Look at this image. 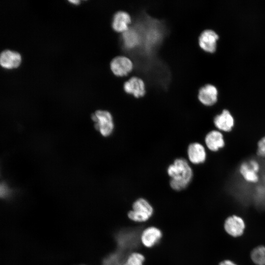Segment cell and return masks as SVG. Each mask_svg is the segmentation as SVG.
<instances>
[{"instance_id":"cell-18","label":"cell","mask_w":265,"mask_h":265,"mask_svg":"<svg viewBox=\"0 0 265 265\" xmlns=\"http://www.w3.org/2000/svg\"><path fill=\"white\" fill-rule=\"evenodd\" d=\"M144 256L138 253H133L128 258L122 265H143Z\"/></svg>"},{"instance_id":"cell-21","label":"cell","mask_w":265,"mask_h":265,"mask_svg":"<svg viewBox=\"0 0 265 265\" xmlns=\"http://www.w3.org/2000/svg\"><path fill=\"white\" fill-rule=\"evenodd\" d=\"M248 163L255 172L258 173L260 170V164L258 161L254 159H251L249 161Z\"/></svg>"},{"instance_id":"cell-13","label":"cell","mask_w":265,"mask_h":265,"mask_svg":"<svg viewBox=\"0 0 265 265\" xmlns=\"http://www.w3.org/2000/svg\"><path fill=\"white\" fill-rule=\"evenodd\" d=\"M161 236V232L159 229L151 227L143 231L141 235V240L144 246L151 247L158 242Z\"/></svg>"},{"instance_id":"cell-11","label":"cell","mask_w":265,"mask_h":265,"mask_svg":"<svg viewBox=\"0 0 265 265\" xmlns=\"http://www.w3.org/2000/svg\"><path fill=\"white\" fill-rule=\"evenodd\" d=\"M213 123L215 126L219 130L228 132L232 130L235 121L230 111L225 109L220 114L214 117Z\"/></svg>"},{"instance_id":"cell-20","label":"cell","mask_w":265,"mask_h":265,"mask_svg":"<svg viewBox=\"0 0 265 265\" xmlns=\"http://www.w3.org/2000/svg\"><path fill=\"white\" fill-rule=\"evenodd\" d=\"M9 190L7 186L3 184H0V197H4L8 194Z\"/></svg>"},{"instance_id":"cell-16","label":"cell","mask_w":265,"mask_h":265,"mask_svg":"<svg viewBox=\"0 0 265 265\" xmlns=\"http://www.w3.org/2000/svg\"><path fill=\"white\" fill-rule=\"evenodd\" d=\"M239 173L243 179L250 183H255L259 181L258 173L255 172L249 165V163L243 162L239 167Z\"/></svg>"},{"instance_id":"cell-9","label":"cell","mask_w":265,"mask_h":265,"mask_svg":"<svg viewBox=\"0 0 265 265\" xmlns=\"http://www.w3.org/2000/svg\"><path fill=\"white\" fill-rule=\"evenodd\" d=\"M22 62L21 54L15 51L6 50L0 53V65L6 69L18 67Z\"/></svg>"},{"instance_id":"cell-2","label":"cell","mask_w":265,"mask_h":265,"mask_svg":"<svg viewBox=\"0 0 265 265\" xmlns=\"http://www.w3.org/2000/svg\"><path fill=\"white\" fill-rule=\"evenodd\" d=\"M91 119L95 129L104 137L110 136L114 129V124L110 112L105 110H98L92 114Z\"/></svg>"},{"instance_id":"cell-19","label":"cell","mask_w":265,"mask_h":265,"mask_svg":"<svg viewBox=\"0 0 265 265\" xmlns=\"http://www.w3.org/2000/svg\"><path fill=\"white\" fill-rule=\"evenodd\" d=\"M257 153L261 157H265V136L261 138L257 143Z\"/></svg>"},{"instance_id":"cell-15","label":"cell","mask_w":265,"mask_h":265,"mask_svg":"<svg viewBox=\"0 0 265 265\" xmlns=\"http://www.w3.org/2000/svg\"><path fill=\"white\" fill-rule=\"evenodd\" d=\"M122 37L124 45L127 48H134L141 43V36L139 32L131 26L122 33Z\"/></svg>"},{"instance_id":"cell-14","label":"cell","mask_w":265,"mask_h":265,"mask_svg":"<svg viewBox=\"0 0 265 265\" xmlns=\"http://www.w3.org/2000/svg\"><path fill=\"white\" fill-rule=\"evenodd\" d=\"M205 143L207 147L212 151H217L225 145L223 136L218 131L209 132L205 137Z\"/></svg>"},{"instance_id":"cell-4","label":"cell","mask_w":265,"mask_h":265,"mask_svg":"<svg viewBox=\"0 0 265 265\" xmlns=\"http://www.w3.org/2000/svg\"><path fill=\"white\" fill-rule=\"evenodd\" d=\"M110 67L115 76L124 77L132 72L133 68V63L126 56L118 55L112 59Z\"/></svg>"},{"instance_id":"cell-3","label":"cell","mask_w":265,"mask_h":265,"mask_svg":"<svg viewBox=\"0 0 265 265\" xmlns=\"http://www.w3.org/2000/svg\"><path fill=\"white\" fill-rule=\"evenodd\" d=\"M153 209L149 203L143 198L136 200L132 205V210L128 213L132 220L141 222L147 221L152 216Z\"/></svg>"},{"instance_id":"cell-10","label":"cell","mask_w":265,"mask_h":265,"mask_svg":"<svg viewBox=\"0 0 265 265\" xmlns=\"http://www.w3.org/2000/svg\"><path fill=\"white\" fill-rule=\"evenodd\" d=\"M131 22L130 14L125 11L120 10L113 16L112 27L115 31L123 33L129 28Z\"/></svg>"},{"instance_id":"cell-23","label":"cell","mask_w":265,"mask_h":265,"mask_svg":"<svg viewBox=\"0 0 265 265\" xmlns=\"http://www.w3.org/2000/svg\"><path fill=\"white\" fill-rule=\"evenodd\" d=\"M69 2L73 4H78L80 2V0H70Z\"/></svg>"},{"instance_id":"cell-12","label":"cell","mask_w":265,"mask_h":265,"mask_svg":"<svg viewBox=\"0 0 265 265\" xmlns=\"http://www.w3.org/2000/svg\"><path fill=\"white\" fill-rule=\"evenodd\" d=\"M189 160L194 164H199L205 161L206 153L203 145L199 143L190 144L187 149Z\"/></svg>"},{"instance_id":"cell-7","label":"cell","mask_w":265,"mask_h":265,"mask_svg":"<svg viewBox=\"0 0 265 265\" xmlns=\"http://www.w3.org/2000/svg\"><path fill=\"white\" fill-rule=\"evenodd\" d=\"M197 97L202 104L205 106H212L217 101V88L211 83L205 84L198 89Z\"/></svg>"},{"instance_id":"cell-5","label":"cell","mask_w":265,"mask_h":265,"mask_svg":"<svg viewBox=\"0 0 265 265\" xmlns=\"http://www.w3.org/2000/svg\"><path fill=\"white\" fill-rule=\"evenodd\" d=\"M218 34L212 29H205L200 33L198 45L200 48L208 53H213L216 48Z\"/></svg>"},{"instance_id":"cell-6","label":"cell","mask_w":265,"mask_h":265,"mask_svg":"<svg viewBox=\"0 0 265 265\" xmlns=\"http://www.w3.org/2000/svg\"><path fill=\"white\" fill-rule=\"evenodd\" d=\"M124 90L136 98L144 96L146 92L144 80L137 76H133L126 81L123 84Z\"/></svg>"},{"instance_id":"cell-1","label":"cell","mask_w":265,"mask_h":265,"mask_svg":"<svg viewBox=\"0 0 265 265\" xmlns=\"http://www.w3.org/2000/svg\"><path fill=\"white\" fill-rule=\"evenodd\" d=\"M168 175L171 178L170 185L174 190L185 188L192 177V171L187 161L182 158L177 159L167 169Z\"/></svg>"},{"instance_id":"cell-22","label":"cell","mask_w":265,"mask_h":265,"mask_svg":"<svg viewBox=\"0 0 265 265\" xmlns=\"http://www.w3.org/2000/svg\"><path fill=\"white\" fill-rule=\"evenodd\" d=\"M219 265H237L235 263H234L233 262L226 260H224L222 262H221Z\"/></svg>"},{"instance_id":"cell-8","label":"cell","mask_w":265,"mask_h":265,"mask_svg":"<svg viewBox=\"0 0 265 265\" xmlns=\"http://www.w3.org/2000/svg\"><path fill=\"white\" fill-rule=\"evenodd\" d=\"M245 223L239 216L232 215L225 221L224 229L226 232L234 237L241 236L245 229Z\"/></svg>"},{"instance_id":"cell-17","label":"cell","mask_w":265,"mask_h":265,"mask_svg":"<svg viewBox=\"0 0 265 265\" xmlns=\"http://www.w3.org/2000/svg\"><path fill=\"white\" fill-rule=\"evenodd\" d=\"M251 258L257 265H265V246H258L251 252Z\"/></svg>"}]
</instances>
